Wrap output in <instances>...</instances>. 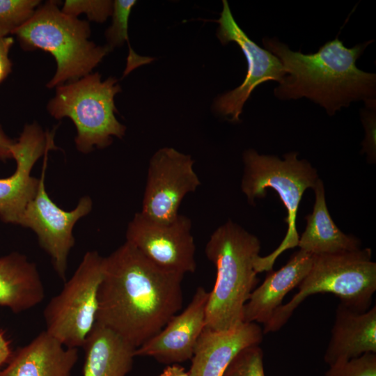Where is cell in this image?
<instances>
[{"label": "cell", "instance_id": "25", "mask_svg": "<svg viewBox=\"0 0 376 376\" xmlns=\"http://www.w3.org/2000/svg\"><path fill=\"white\" fill-rule=\"evenodd\" d=\"M113 2L109 0H65L61 10L75 17L84 13L89 20L103 22L112 15Z\"/></svg>", "mask_w": 376, "mask_h": 376}, {"label": "cell", "instance_id": "19", "mask_svg": "<svg viewBox=\"0 0 376 376\" xmlns=\"http://www.w3.org/2000/svg\"><path fill=\"white\" fill-rule=\"evenodd\" d=\"M45 298V289L36 265L21 253L0 258V306L14 313L29 310Z\"/></svg>", "mask_w": 376, "mask_h": 376}, {"label": "cell", "instance_id": "16", "mask_svg": "<svg viewBox=\"0 0 376 376\" xmlns=\"http://www.w3.org/2000/svg\"><path fill=\"white\" fill-rule=\"evenodd\" d=\"M313 255L299 250L280 269L268 272L263 283L250 295L243 309V322L265 324L282 305L284 297L299 285L309 272Z\"/></svg>", "mask_w": 376, "mask_h": 376}, {"label": "cell", "instance_id": "9", "mask_svg": "<svg viewBox=\"0 0 376 376\" xmlns=\"http://www.w3.org/2000/svg\"><path fill=\"white\" fill-rule=\"evenodd\" d=\"M194 164L190 155L173 148L157 150L149 162L141 212L157 222L174 220L183 198L201 185Z\"/></svg>", "mask_w": 376, "mask_h": 376}, {"label": "cell", "instance_id": "28", "mask_svg": "<svg viewBox=\"0 0 376 376\" xmlns=\"http://www.w3.org/2000/svg\"><path fill=\"white\" fill-rule=\"evenodd\" d=\"M14 43L11 36L0 37V83L10 73L12 63L9 58V52Z\"/></svg>", "mask_w": 376, "mask_h": 376}, {"label": "cell", "instance_id": "31", "mask_svg": "<svg viewBox=\"0 0 376 376\" xmlns=\"http://www.w3.org/2000/svg\"><path fill=\"white\" fill-rule=\"evenodd\" d=\"M159 376H190L189 371L178 363L168 365Z\"/></svg>", "mask_w": 376, "mask_h": 376}, {"label": "cell", "instance_id": "5", "mask_svg": "<svg viewBox=\"0 0 376 376\" xmlns=\"http://www.w3.org/2000/svg\"><path fill=\"white\" fill-rule=\"evenodd\" d=\"M369 248L337 253L313 255L311 267L290 301L279 306L264 324L263 334L280 329L308 297L329 292L347 306L364 312L376 290V263Z\"/></svg>", "mask_w": 376, "mask_h": 376}, {"label": "cell", "instance_id": "23", "mask_svg": "<svg viewBox=\"0 0 376 376\" xmlns=\"http://www.w3.org/2000/svg\"><path fill=\"white\" fill-rule=\"evenodd\" d=\"M40 2L39 0H0V37L13 34L33 16Z\"/></svg>", "mask_w": 376, "mask_h": 376}, {"label": "cell", "instance_id": "2", "mask_svg": "<svg viewBox=\"0 0 376 376\" xmlns=\"http://www.w3.org/2000/svg\"><path fill=\"white\" fill-rule=\"evenodd\" d=\"M371 42L347 48L336 37L314 54L294 52L276 38H265V49L283 64L286 75L274 89L281 100L306 97L333 115L352 102L374 100L375 74L357 67L356 61Z\"/></svg>", "mask_w": 376, "mask_h": 376}, {"label": "cell", "instance_id": "7", "mask_svg": "<svg viewBox=\"0 0 376 376\" xmlns=\"http://www.w3.org/2000/svg\"><path fill=\"white\" fill-rule=\"evenodd\" d=\"M121 91L118 81H102L98 72L56 88L47 103V111L56 119L68 117L77 129V148L87 153L94 148L109 146L113 137L122 138L126 127L116 117L115 95Z\"/></svg>", "mask_w": 376, "mask_h": 376}, {"label": "cell", "instance_id": "21", "mask_svg": "<svg viewBox=\"0 0 376 376\" xmlns=\"http://www.w3.org/2000/svg\"><path fill=\"white\" fill-rule=\"evenodd\" d=\"M82 347L83 376H126L132 368L136 349L104 326L95 323Z\"/></svg>", "mask_w": 376, "mask_h": 376}, {"label": "cell", "instance_id": "10", "mask_svg": "<svg viewBox=\"0 0 376 376\" xmlns=\"http://www.w3.org/2000/svg\"><path fill=\"white\" fill-rule=\"evenodd\" d=\"M47 152L44 155L42 174L35 197L28 203L18 225L33 230L41 247L50 256L54 267L64 281L69 252L75 244L72 229L77 221L92 210V200L82 197L77 207L65 211L58 207L48 196L45 187Z\"/></svg>", "mask_w": 376, "mask_h": 376}, {"label": "cell", "instance_id": "30", "mask_svg": "<svg viewBox=\"0 0 376 376\" xmlns=\"http://www.w3.org/2000/svg\"><path fill=\"white\" fill-rule=\"evenodd\" d=\"M13 143L0 127V160L4 161L13 158L10 149Z\"/></svg>", "mask_w": 376, "mask_h": 376}, {"label": "cell", "instance_id": "13", "mask_svg": "<svg viewBox=\"0 0 376 376\" xmlns=\"http://www.w3.org/2000/svg\"><path fill=\"white\" fill-rule=\"evenodd\" d=\"M55 148L53 134L44 132L36 123L26 125L11 147L16 170L11 175L0 178V219L18 224L28 203L35 197L39 179L31 175L35 163Z\"/></svg>", "mask_w": 376, "mask_h": 376}, {"label": "cell", "instance_id": "11", "mask_svg": "<svg viewBox=\"0 0 376 376\" xmlns=\"http://www.w3.org/2000/svg\"><path fill=\"white\" fill-rule=\"evenodd\" d=\"M191 230V221L185 215L160 223L139 212L128 224L126 242L157 266L185 275L194 273L196 268V245Z\"/></svg>", "mask_w": 376, "mask_h": 376}, {"label": "cell", "instance_id": "24", "mask_svg": "<svg viewBox=\"0 0 376 376\" xmlns=\"http://www.w3.org/2000/svg\"><path fill=\"white\" fill-rule=\"evenodd\" d=\"M222 376H265L263 352L259 345L242 350L231 361Z\"/></svg>", "mask_w": 376, "mask_h": 376}, {"label": "cell", "instance_id": "1", "mask_svg": "<svg viewBox=\"0 0 376 376\" xmlns=\"http://www.w3.org/2000/svg\"><path fill=\"white\" fill-rule=\"evenodd\" d=\"M184 276L157 266L125 241L103 259L95 323L138 348L181 309Z\"/></svg>", "mask_w": 376, "mask_h": 376}, {"label": "cell", "instance_id": "3", "mask_svg": "<svg viewBox=\"0 0 376 376\" xmlns=\"http://www.w3.org/2000/svg\"><path fill=\"white\" fill-rule=\"evenodd\" d=\"M260 250L258 238L233 221L212 233L205 253L217 274L209 292L205 328L229 331L244 323V304L259 281L255 261Z\"/></svg>", "mask_w": 376, "mask_h": 376}, {"label": "cell", "instance_id": "29", "mask_svg": "<svg viewBox=\"0 0 376 376\" xmlns=\"http://www.w3.org/2000/svg\"><path fill=\"white\" fill-rule=\"evenodd\" d=\"M13 354L10 341L6 338L3 331L0 329V368L8 363Z\"/></svg>", "mask_w": 376, "mask_h": 376}, {"label": "cell", "instance_id": "27", "mask_svg": "<svg viewBox=\"0 0 376 376\" xmlns=\"http://www.w3.org/2000/svg\"><path fill=\"white\" fill-rule=\"evenodd\" d=\"M366 104L362 111V122L366 129V138L363 143V152H366L369 159H375V100Z\"/></svg>", "mask_w": 376, "mask_h": 376}, {"label": "cell", "instance_id": "22", "mask_svg": "<svg viewBox=\"0 0 376 376\" xmlns=\"http://www.w3.org/2000/svg\"><path fill=\"white\" fill-rule=\"evenodd\" d=\"M136 3L135 0H116L113 2L112 24L106 31L105 35L110 49L123 45L125 41L129 45L127 64L137 63L141 56L131 48L128 38V21L131 10Z\"/></svg>", "mask_w": 376, "mask_h": 376}, {"label": "cell", "instance_id": "15", "mask_svg": "<svg viewBox=\"0 0 376 376\" xmlns=\"http://www.w3.org/2000/svg\"><path fill=\"white\" fill-rule=\"evenodd\" d=\"M263 338V329L255 322L243 323L223 331L205 327L191 359L190 376H222L242 350L260 345Z\"/></svg>", "mask_w": 376, "mask_h": 376}, {"label": "cell", "instance_id": "20", "mask_svg": "<svg viewBox=\"0 0 376 376\" xmlns=\"http://www.w3.org/2000/svg\"><path fill=\"white\" fill-rule=\"evenodd\" d=\"M315 201L312 213L306 217V226L299 237L300 250L312 255L337 253L360 249L357 237L346 235L334 224L328 211L323 182L318 178L313 188Z\"/></svg>", "mask_w": 376, "mask_h": 376}, {"label": "cell", "instance_id": "18", "mask_svg": "<svg viewBox=\"0 0 376 376\" xmlns=\"http://www.w3.org/2000/svg\"><path fill=\"white\" fill-rule=\"evenodd\" d=\"M78 349L66 347L45 330L13 353L0 376H70Z\"/></svg>", "mask_w": 376, "mask_h": 376}, {"label": "cell", "instance_id": "26", "mask_svg": "<svg viewBox=\"0 0 376 376\" xmlns=\"http://www.w3.org/2000/svg\"><path fill=\"white\" fill-rule=\"evenodd\" d=\"M325 376H376V353H366L331 365Z\"/></svg>", "mask_w": 376, "mask_h": 376}, {"label": "cell", "instance_id": "8", "mask_svg": "<svg viewBox=\"0 0 376 376\" xmlns=\"http://www.w3.org/2000/svg\"><path fill=\"white\" fill-rule=\"evenodd\" d=\"M103 259L95 251L86 252L44 310L45 331L66 347H83L95 324Z\"/></svg>", "mask_w": 376, "mask_h": 376}, {"label": "cell", "instance_id": "6", "mask_svg": "<svg viewBox=\"0 0 376 376\" xmlns=\"http://www.w3.org/2000/svg\"><path fill=\"white\" fill-rule=\"evenodd\" d=\"M297 152L276 156L260 155L253 149L243 154L244 175L241 183L242 192L250 205L266 195V188L274 189L287 210L285 219L288 224L286 235L279 246L267 256H258L255 263L258 273L272 270L276 258L288 249L297 246L299 234L296 218L299 203L304 191L313 188L318 173L306 159H298Z\"/></svg>", "mask_w": 376, "mask_h": 376}, {"label": "cell", "instance_id": "12", "mask_svg": "<svg viewBox=\"0 0 376 376\" xmlns=\"http://www.w3.org/2000/svg\"><path fill=\"white\" fill-rule=\"evenodd\" d=\"M217 36L221 44L235 42L243 52L247 61V73L242 84L219 96L213 104L215 112L238 122L243 106L252 91L260 84L275 81L281 83L285 76L281 61L268 50L251 40L235 22L228 1H223V9Z\"/></svg>", "mask_w": 376, "mask_h": 376}, {"label": "cell", "instance_id": "4", "mask_svg": "<svg viewBox=\"0 0 376 376\" xmlns=\"http://www.w3.org/2000/svg\"><path fill=\"white\" fill-rule=\"evenodd\" d=\"M25 50L39 49L49 52L56 70L47 84L54 88L78 80L89 74L111 50L89 40V23L67 15L56 1L38 7L33 16L14 33Z\"/></svg>", "mask_w": 376, "mask_h": 376}, {"label": "cell", "instance_id": "14", "mask_svg": "<svg viewBox=\"0 0 376 376\" xmlns=\"http://www.w3.org/2000/svg\"><path fill=\"white\" fill-rule=\"evenodd\" d=\"M209 292L198 287L185 309L174 315L156 335L134 351L135 357H152L173 364L191 359L196 343L205 327Z\"/></svg>", "mask_w": 376, "mask_h": 376}, {"label": "cell", "instance_id": "17", "mask_svg": "<svg viewBox=\"0 0 376 376\" xmlns=\"http://www.w3.org/2000/svg\"><path fill=\"white\" fill-rule=\"evenodd\" d=\"M376 353V306L355 311L340 303L324 360L329 366Z\"/></svg>", "mask_w": 376, "mask_h": 376}]
</instances>
